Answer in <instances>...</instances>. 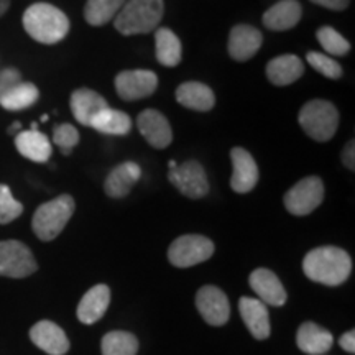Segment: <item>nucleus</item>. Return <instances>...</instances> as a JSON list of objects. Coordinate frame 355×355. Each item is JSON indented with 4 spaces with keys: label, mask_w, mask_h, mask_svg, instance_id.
Listing matches in <instances>:
<instances>
[{
    "label": "nucleus",
    "mask_w": 355,
    "mask_h": 355,
    "mask_svg": "<svg viewBox=\"0 0 355 355\" xmlns=\"http://www.w3.org/2000/svg\"><path fill=\"white\" fill-rule=\"evenodd\" d=\"M303 270L313 282L326 286H339L352 272V260L343 248L319 247L304 257Z\"/></svg>",
    "instance_id": "f257e3e1"
},
{
    "label": "nucleus",
    "mask_w": 355,
    "mask_h": 355,
    "mask_svg": "<svg viewBox=\"0 0 355 355\" xmlns=\"http://www.w3.org/2000/svg\"><path fill=\"white\" fill-rule=\"evenodd\" d=\"M26 33L43 44L61 42L69 32V20L60 8L51 3H33L24 13Z\"/></svg>",
    "instance_id": "f03ea898"
},
{
    "label": "nucleus",
    "mask_w": 355,
    "mask_h": 355,
    "mask_svg": "<svg viewBox=\"0 0 355 355\" xmlns=\"http://www.w3.org/2000/svg\"><path fill=\"white\" fill-rule=\"evenodd\" d=\"M163 0H127L115 17V28L125 37L150 33L162 21Z\"/></svg>",
    "instance_id": "7ed1b4c3"
},
{
    "label": "nucleus",
    "mask_w": 355,
    "mask_h": 355,
    "mask_svg": "<svg viewBox=\"0 0 355 355\" xmlns=\"http://www.w3.org/2000/svg\"><path fill=\"white\" fill-rule=\"evenodd\" d=\"M74 207V199L69 194H61L53 201L42 204L33 214L32 227L35 235L43 242L56 239L73 217Z\"/></svg>",
    "instance_id": "20e7f679"
},
{
    "label": "nucleus",
    "mask_w": 355,
    "mask_h": 355,
    "mask_svg": "<svg viewBox=\"0 0 355 355\" xmlns=\"http://www.w3.org/2000/svg\"><path fill=\"white\" fill-rule=\"evenodd\" d=\"M300 125L304 133L316 141H329L339 125V112L331 102L309 101L300 110Z\"/></svg>",
    "instance_id": "39448f33"
},
{
    "label": "nucleus",
    "mask_w": 355,
    "mask_h": 355,
    "mask_svg": "<svg viewBox=\"0 0 355 355\" xmlns=\"http://www.w3.org/2000/svg\"><path fill=\"white\" fill-rule=\"evenodd\" d=\"M214 254V243L204 235H183L170 245L168 259L178 268H188L209 260Z\"/></svg>",
    "instance_id": "423d86ee"
},
{
    "label": "nucleus",
    "mask_w": 355,
    "mask_h": 355,
    "mask_svg": "<svg viewBox=\"0 0 355 355\" xmlns=\"http://www.w3.org/2000/svg\"><path fill=\"white\" fill-rule=\"evenodd\" d=\"M38 265L25 243L19 241L0 242V277L26 278L37 272Z\"/></svg>",
    "instance_id": "0eeeda50"
},
{
    "label": "nucleus",
    "mask_w": 355,
    "mask_h": 355,
    "mask_svg": "<svg viewBox=\"0 0 355 355\" xmlns=\"http://www.w3.org/2000/svg\"><path fill=\"white\" fill-rule=\"evenodd\" d=\"M324 199V184L318 176H308L296 183L285 194V207L293 216H308L321 206Z\"/></svg>",
    "instance_id": "6e6552de"
},
{
    "label": "nucleus",
    "mask_w": 355,
    "mask_h": 355,
    "mask_svg": "<svg viewBox=\"0 0 355 355\" xmlns=\"http://www.w3.org/2000/svg\"><path fill=\"white\" fill-rule=\"evenodd\" d=\"M168 180L186 198L201 199L209 193L206 171H204L201 163L194 162V159H189V162H184L183 165L175 166L173 170H170Z\"/></svg>",
    "instance_id": "1a4fd4ad"
},
{
    "label": "nucleus",
    "mask_w": 355,
    "mask_h": 355,
    "mask_svg": "<svg viewBox=\"0 0 355 355\" xmlns=\"http://www.w3.org/2000/svg\"><path fill=\"white\" fill-rule=\"evenodd\" d=\"M158 87V78L153 71H122L115 78V91L123 101H140L152 96Z\"/></svg>",
    "instance_id": "9d476101"
},
{
    "label": "nucleus",
    "mask_w": 355,
    "mask_h": 355,
    "mask_svg": "<svg viewBox=\"0 0 355 355\" xmlns=\"http://www.w3.org/2000/svg\"><path fill=\"white\" fill-rule=\"evenodd\" d=\"M196 306L204 321L211 326H224L229 321V300L217 286H202L196 295Z\"/></svg>",
    "instance_id": "9b49d317"
},
{
    "label": "nucleus",
    "mask_w": 355,
    "mask_h": 355,
    "mask_svg": "<svg viewBox=\"0 0 355 355\" xmlns=\"http://www.w3.org/2000/svg\"><path fill=\"white\" fill-rule=\"evenodd\" d=\"M137 125L144 139L148 141L153 148L163 150L171 145L173 130L168 119L162 112L155 109H146L137 119Z\"/></svg>",
    "instance_id": "f8f14e48"
},
{
    "label": "nucleus",
    "mask_w": 355,
    "mask_h": 355,
    "mask_svg": "<svg viewBox=\"0 0 355 355\" xmlns=\"http://www.w3.org/2000/svg\"><path fill=\"white\" fill-rule=\"evenodd\" d=\"M234 173L230 178V186L235 193L245 194L250 193L259 183V166H257L254 157L245 148H234L230 152Z\"/></svg>",
    "instance_id": "ddd939ff"
},
{
    "label": "nucleus",
    "mask_w": 355,
    "mask_h": 355,
    "mask_svg": "<svg viewBox=\"0 0 355 355\" xmlns=\"http://www.w3.org/2000/svg\"><path fill=\"white\" fill-rule=\"evenodd\" d=\"M30 339L50 355H64L69 350V339L60 326L51 321H40L30 329Z\"/></svg>",
    "instance_id": "4468645a"
},
{
    "label": "nucleus",
    "mask_w": 355,
    "mask_h": 355,
    "mask_svg": "<svg viewBox=\"0 0 355 355\" xmlns=\"http://www.w3.org/2000/svg\"><path fill=\"white\" fill-rule=\"evenodd\" d=\"M263 37L255 26L237 25L229 35V55L235 61H248L260 50Z\"/></svg>",
    "instance_id": "2eb2a0df"
},
{
    "label": "nucleus",
    "mask_w": 355,
    "mask_h": 355,
    "mask_svg": "<svg viewBox=\"0 0 355 355\" xmlns=\"http://www.w3.org/2000/svg\"><path fill=\"white\" fill-rule=\"evenodd\" d=\"M250 288L266 306H283L286 303V291L279 278L266 268H257L250 275Z\"/></svg>",
    "instance_id": "dca6fc26"
},
{
    "label": "nucleus",
    "mask_w": 355,
    "mask_h": 355,
    "mask_svg": "<svg viewBox=\"0 0 355 355\" xmlns=\"http://www.w3.org/2000/svg\"><path fill=\"white\" fill-rule=\"evenodd\" d=\"M71 110H73L74 119L81 123V125L89 127L92 119L97 114L102 112L104 109L109 107L107 101L102 97L99 92L92 91V89L81 87L71 94Z\"/></svg>",
    "instance_id": "f3484780"
},
{
    "label": "nucleus",
    "mask_w": 355,
    "mask_h": 355,
    "mask_svg": "<svg viewBox=\"0 0 355 355\" xmlns=\"http://www.w3.org/2000/svg\"><path fill=\"white\" fill-rule=\"evenodd\" d=\"M239 311L245 322V326L250 331V334L259 340H265L270 336V316L266 304L261 303L257 298H247L243 296L239 301Z\"/></svg>",
    "instance_id": "a211bd4d"
},
{
    "label": "nucleus",
    "mask_w": 355,
    "mask_h": 355,
    "mask_svg": "<svg viewBox=\"0 0 355 355\" xmlns=\"http://www.w3.org/2000/svg\"><path fill=\"white\" fill-rule=\"evenodd\" d=\"M303 8L298 0H282L270 7L263 15V25L273 32H285L300 24Z\"/></svg>",
    "instance_id": "6ab92c4d"
},
{
    "label": "nucleus",
    "mask_w": 355,
    "mask_h": 355,
    "mask_svg": "<svg viewBox=\"0 0 355 355\" xmlns=\"http://www.w3.org/2000/svg\"><path fill=\"white\" fill-rule=\"evenodd\" d=\"M15 146L21 157L35 163H46L53 153L50 139L40 130H21L17 133Z\"/></svg>",
    "instance_id": "aec40b11"
},
{
    "label": "nucleus",
    "mask_w": 355,
    "mask_h": 355,
    "mask_svg": "<svg viewBox=\"0 0 355 355\" xmlns=\"http://www.w3.org/2000/svg\"><path fill=\"white\" fill-rule=\"evenodd\" d=\"M141 176V170L137 163L125 162L122 165L115 166L112 171L109 173L107 180L104 183L105 194L110 198H125L130 189L139 183Z\"/></svg>",
    "instance_id": "412c9836"
},
{
    "label": "nucleus",
    "mask_w": 355,
    "mask_h": 355,
    "mask_svg": "<svg viewBox=\"0 0 355 355\" xmlns=\"http://www.w3.org/2000/svg\"><path fill=\"white\" fill-rule=\"evenodd\" d=\"M110 303L107 285H96L89 290L78 306V319L83 324H94L104 316Z\"/></svg>",
    "instance_id": "4be33fe9"
},
{
    "label": "nucleus",
    "mask_w": 355,
    "mask_h": 355,
    "mask_svg": "<svg viewBox=\"0 0 355 355\" xmlns=\"http://www.w3.org/2000/svg\"><path fill=\"white\" fill-rule=\"evenodd\" d=\"M304 64L298 56L282 55L266 64V78L275 86H288L303 76Z\"/></svg>",
    "instance_id": "5701e85b"
},
{
    "label": "nucleus",
    "mask_w": 355,
    "mask_h": 355,
    "mask_svg": "<svg viewBox=\"0 0 355 355\" xmlns=\"http://www.w3.org/2000/svg\"><path fill=\"white\" fill-rule=\"evenodd\" d=\"M176 101L181 105L191 110H198V112H207L214 107L216 97L214 92L209 86L202 83L189 81L183 83L176 89Z\"/></svg>",
    "instance_id": "b1692460"
},
{
    "label": "nucleus",
    "mask_w": 355,
    "mask_h": 355,
    "mask_svg": "<svg viewBox=\"0 0 355 355\" xmlns=\"http://www.w3.org/2000/svg\"><path fill=\"white\" fill-rule=\"evenodd\" d=\"M332 343H334V337L331 332L314 322L301 324L298 334H296V344L300 350L309 355L326 354L332 347Z\"/></svg>",
    "instance_id": "393cba45"
},
{
    "label": "nucleus",
    "mask_w": 355,
    "mask_h": 355,
    "mask_svg": "<svg viewBox=\"0 0 355 355\" xmlns=\"http://www.w3.org/2000/svg\"><path fill=\"white\" fill-rule=\"evenodd\" d=\"M94 130L105 135H127L132 128V121L127 114L115 109H104L92 119L91 125Z\"/></svg>",
    "instance_id": "a878e982"
},
{
    "label": "nucleus",
    "mask_w": 355,
    "mask_h": 355,
    "mask_svg": "<svg viewBox=\"0 0 355 355\" xmlns=\"http://www.w3.org/2000/svg\"><path fill=\"white\" fill-rule=\"evenodd\" d=\"M40 91L38 87L32 83H19L12 86L8 91L0 97V105L10 112H17V110L28 109L38 101Z\"/></svg>",
    "instance_id": "bb28decb"
},
{
    "label": "nucleus",
    "mask_w": 355,
    "mask_h": 355,
    "mask_svg": "<svg viewBox=\"0 0 355 355\" xmlns=\"http://www.w3.org/2000/svg\"><path fill=\"white\" fill-rule=\"evenodd\" d=\"M157 60L159 64L175 68L181 61V42L170 28H158L155 32Z\"/></svg>",
    "instance_id": "cd10ccee"
},
{
    "label": "nucleus",
    "mask_w": 355,
    "mask_h": 355,
    "mask_svg": "<svg viewBox=\"0 0 355 355\" xmlns=\"http://www.w3.org/2000/svg\"><path fill=\"white\" fill-rule=\"evenodd\" d=\"M127 0H87L84 19L92 26H104L117 17Z\"/></svg>",
    "instance_id": "c85d7f7f"
},
{
    "label": "nucleus",
    "mask_w": 355,
    "mask_h": 355,
    "mask_svg": "<svg viewBox=\"0 0 355 355\" xmlns=\"http://www.w3.org/2000/svg\"><path fill=\"white\" fill-rule=\"evenodd\" d=\"M139 350L137 337L125 331H112L102 339V355H135Z\"/></svg>",
    "instance_id": "c756f323"
},
{
    "label": "nucleus",
    "mask_w": 355,
    "mask_h": 355,
    "mask_svg": "<svg viewBox=\"0 0 355 355\" xmlns=\"http://www.w3.org/2000/svg\"><path fill=\"white\" fill-rule=\"evenodd\" d=\"M316 35L321 46L332 56H344L350 51V43L332 26H322Z\"/></svg>",
    "instance_id": "7c9ffc66"
},
{
    "label": "nucleus",
    "mask_w": 355,
    "mask_h": 355,
    "mask_svg": "<svg viewBox=\"0 0 355 355\" xmlns=\"http://www.w3.org/2000/svg\"><path fill=\"white\" fill-rule=\"evenodd\" d=\"M24 206L12 196V191L7 184H0V224H10L21 216Z\"/></svg>",
    "instance_id": "2f4dec72"
},
{
    "label": "nucleus",
    "mask_w": 355,
    "mask_h": 355,
    "mask_svg": "<svg viewBox=\"0 0 355 355\" xmlns=\"http://www.w3.org/2000/svg\"><path fill=\"white\" fill-rule=\"evenodd\" d=\"M306 60H308V63L313 66L318 73H321L322 76L329 79H339L343 76V68H340V64L332 60V58L322 55V53L309 51Z\"/></svg>",
    "instance_id": "473e14b6"
},
{
    "label": "nucleus",
    "mask_w": 355,
    "mask_h": 355,
    "mask_svg": "<svg viewBox=\"0 0 355 355\" xmlns=\"http://www.w3.org/2000/svg\"><path fill=\"white\" fill-rule=\"evenodd\" d=\"M53 141L60 146L64 155H69L71 150L79 144V132L69 123H61L53 130Z\"/></svg>",
    "instance_id": "72a5a7b5"
},
{
    "label": "nucleus",
    "mask_w": 355,
    "mask_h": 355,
    "mask_svg": "<svg viewBox=\"0 0 355 355\" xmlns=\"http://www.w3.org/2000/svg\"><path fill=\"white\" fill-rule=\"evenodd\" d=\"M20 81H21V74L19 69L7 68L0 71V97L6 94L12 86H15V84H19Z\"/></svg>",
    "instance_id": "f704fd0d"
},
{
    "label": "nucleus",
    "mask_w": 355,
    "mask_h": 355,
    "mask_svg": "<svg viewBox=\"0 0 355 355\" xmlns=\"http://www.w3.org/2000/svg\"><path fill=\"white\" fill-rule=\"evenodd\" d=\"M311 2L316 3V6H321L324 8H329V10L340 12L349 7L350 0H311Z\"/></svg>",
    "instance_id": "c9c22d12"
},
{
    "label": "nucleus",
    "mask_w": 355,
    "mask_h": 355,
    "mask_svg": "<svg viewBox=\"0 0 355 355\" xmlns=\"http://www.w3.org/2000/svg\"><path fill=\"white\" fill-rule=\"evenodd\" d=\"M343 162L344 165L349 168L350 171L355 170V150H354V140H350L347 145L344 146L343 152Z\"/></svg>",
    "instance_id": "e433bc0d"
},
{
    "label": "nucleus",
    "mask_w": 355,
    "mask_h": 355,
    "mask_svg": "<svg viewBox=\"0 0 355 355\" xmlns=\"http://www.w3.org/2000/svg\"><path fill=\"white\" fill-rule=\"evenodd\" d=\"M339 345L344 350H347V352L354 354L355 352V332L354 331L345 332V334L339 339Z\"/></svg>",
    "instance_id": "4c0bfd02"
},
{
    "label": "nucleus",
    "mask_w": 355,
    "mask_h": 355,
    "mask_svg": "<svg viewBox=\"0 0 355 355\" xmlns=\"http://www.w3.org/2000/svg\"><path fill=\"white\" fill-rule=\"evenodd\" d=\"M21 132V123L20 122H13L12 127L8 128V133H12V135H17V133Z\"/></svg>",
    "instance_id": "58836bf2"
},
{
    "label": "nucleus",
    "mask_w": 355,
    "mask_h": 355,
    "mask_svg": "<svg viewBox=\"0 0 355 355\" xmlns=\"http://www.w3.org/2000/svg\"><path fill=\"white\" fill-rule=\"evenodd\" d=\"M8 7H10V0H0V17L8 10Z\"/></svg>",
    "instance_id": "ea45409f"
},
{
    "label": "nucleus",
    "mask_w": 355,
    "mask_h": 355,
    "mask_svg": "<svg viewBox=\"0 0 355 355\" xmlns=\"http://www.w3.org/2000/svg\"><path fill=\"white\" fill-rule=\"evenodd\" d=\"M168 166H170V170H173V168L178 166V165H176V162H175V159H170V163H168Z\"/></svg>",
    "instance_id": "a19ab883"
}]
</instances>
